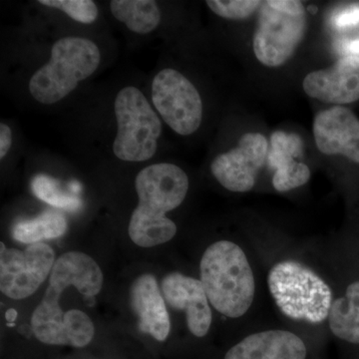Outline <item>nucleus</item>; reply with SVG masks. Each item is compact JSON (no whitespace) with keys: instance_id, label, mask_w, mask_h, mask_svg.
<instances>
[{"instance_id":"f257e3e1","label":"nucleus","mask_w":359,"mask_h":359,"mask_svg":"<svg viewBox=\"0 0 359 359\" xmlns=\"http://www.w3.org/2000/svg\"><path fill=\"white\" fill-rule=\"evenodd\" d=\"M135 187L139 203L130 219V238L142 248L169 242L176 235L177 226L166 214L185 200L188 176L176 165L160 163L141 170Z\"/></svg>"},{"instance_id":"f03ea898","label":"nucleus","mask_w":359,"mask_h":359,"mask_svg":"<svg viewBox=\"0 0 359 359\" xmlns=\"http://www.w3.org/2000/svg\"><path fill=\"white\" fill-rule=\"evenodd\" d=\"M201 283L210 304L230 318L245 316L254 302L256 282L247 255L231 241H219L205 250Z\"/></svg>"},{"instance_id":"7ed1b4c3","label":"nucleus","mask_w":359,"mask_h":359,"mask_svg":"<svg viewBox=\"0 0 359 359\" xmlns=\"http://www.w3.org/2000/svg\"><path fill=\"white\" fill-rule=\"evenodd\" d=\"M100 60V50L91 40L72 36L59 39L52 47L50 60L30 79V94L45 105L57 103L91 76Z\"/></svg>"},{"instance_id":"20e7f679","label":"nucleus","mask_w":359,"mask_h":359,"mask_svg":"<svg viewBox=\"0 0 359 359\" xmlns=\"http://www.w3.org/2000/svg\"><path fill=\"white\" fill-rule=\"evenodd\" d=\"M268 285L280 311L295 320L320 323L332 304L330 285L313 269L299 262L283 261L269 271Z\"/></svg>"},{"instance_id":"39448f33","label":"nucleus","mask_w":359,"mask_h":359,"mask_svg":"<svg viewBox=\"0 0 359 359\" xmlns=\"http://www.w3.org/2000/svg\"><path fill=\"white\" fill-rule=\"evenodd\" d=\"M117 135L113 152L126 162H145L156 154L162 123L140 90L127 86L115 99Z\"/></svg>"},{"instance_id":"423d86ee","label":"nucleus","mask_w":359,"mask_h":359,"mask_svg":"<svg viewBox=\"0 0 359 359\" xmlns=\"http://www.w3.org/2000/svg\"><path fill=\"white\" fill-rule=\"evenodd\" d=\"M254 36L257 60L269 67L287 62L306 29V8L295 0H269L262 4Z\"/></svg>"},{"instance_id":"0eeeda50","label":"nucleus","mask_w":359,"mask_h":359,"mask_svg":"<svg viewBox=\"0 0 359 359\" xmlns=\"http://www.w3.org/2000/svg\"><path fill=\"white\" fill-rule=\"evenodd\" d=\"M152 100L164 121L176 133L188 136L199 129L203 119L202 98L192 82L179 71L166 68L156 75Z\"/></svg>"},{"instance_id":"6e6552de","label":"nucleus","mask_w":359,"mask_h":359,"mask_svg":"<svg viewBox=\"0 0 359 359\" xmlns=\"http://www.w3.org/2000/svg\"><path fill=\"white\" fill-rule=\"evenodd\" d=\"M55 254L48 245L37 243L25 250L7 249L1 243L0 290L9 299H23L34 294L51 273Z\"/></svg>"},{"instance_id":"1a4fd4ad","label":"nucleus","mask_w":359,"mask_h":359,"mask_svg":"<svg viewBox=\"0 0 359 359\" xmlns=\"http://www.w3.org/2000/svg\"><path fill=\"white\" fill-rule=\"evenodd\" d=\"M268 151V140L264 135H243L238 147L217 156L212 161V176L231 192H249L256 184L257 175L266 162Z\"/></svg>"},{"instance_id":"9d476101","label":"nucleus","mask_w":359,"mask_h":359,"mask_svg":"<svg viewBox=\"0 0 359 359\" xmlns=\"http://www.w3.org/2000/svg\"><path fill=\"white\" fill-rule=\"evenodd\" d=\"M33 334L42 344L49 346H88L94 337L93 323L79 309L65 311L59 304L42 301L32 318Z\"/></svg>"},{"instance_id":"9b49d317","label":"nucleus","mask_w":359,"mask_h":359,"mask_svg":"<svg viewBox=\"0 0 359 359\" xmlns=\"http://www.w3.org/2000/svg\"><path fill=\"white\" fill-rule=\"evenodd\" d=\"M73 285L85 297H94L103 285L100 266L84 252H68L54 264L49 285L42 301L58 304L61 294Z\"/></svg>"},{"instance_id":"f8f14e48","label":"nucleus","mask_w":359,"mask_h":359,"mask_svg":"<svg viewBox=\"0 0 359 359\" xmlns=\"http://www.w3.org/2000/svg\"><path fill=\"white\" fill-rule=\"evenodd\" d=\"M316 146L325 155H344L359 164V120L348 108L334 106L314 117Z\"/></svg>"},{"instance_id":"ddd939ff","label":"nucleus","mask_w":359,"mask_h":359,"mask_svg":"<svg viewBox=\"0 0 359 359\" xmlns=\"http://www.w3.org/2000/svg\"><path fill=\"white\" fill-rule=\"evenodd\" d=\"M304 92L325 103L349 104L359 100V56H344L327 69L304 78Z\"/></svg>"},{"instance_id":"4468645a","label":"nucleus","mask_w":359,"mask_h":359,"mask_svg":"<svg viewBox=\"0 0 359 359\" xmlns=\"http://www.w3.org/2000/svg\"><path fill=\"white\" fill-rule=\"evenodd\" d=\"M162 290L169 306L185 311L187 325L192 334L205 337L211 327L212 316L201 280L183 273H172L163 278Z\"/></svg>"},{"instance_id":"2eb2a0df","label":"nucleus","mask_w":359,"mask_h":359,"mask_svg":"<svg viewBox=\"0 0 359 359\" xmlns=\"http://www.w3.org/2000/svg\"><path fill=\"white\" fill-rule=\"evenodd\" d=\"M304 340L289 330H271L248 335L224 359H306Z\"/></svg>"},{"instance_id":"dca6fc26","label":"nucleus","mask_w":359,"mask_h":359,"mask_svg":"<svg viewBox=\"0 0 359 359\" xmlns=\"http://www.w3.org/2000/svg\"><path fill=\"white\" fill-rule=\"evenodd\" d=\"M130 295L142 332L152 335L158 341L166 340L171 330V321L154 276L143 275L137 278Z\"/></svg>"},{"instance_id":"f3484780","label":"nucleus","mask_w":359,"mask_h":359,"mask_svg":"<svg viewBox=\"0 0 359 359\" xmlns=\"http://www.w3.org/2000/svg\"><path fill=\"white\" fill-rule=\"evenodd\" d=\"M327 320L337 339L359 344V280L347 287L344 297L332 302Z\"/></svg>"},{"instance_id":"a211bd4d","label":"nucleus","mask_w":359,"mask_h":359,"mask_svg":"<svg viewBox=\"0 0 359 359\" xmlns=\"http://www.w3.org/2000/svg\"><path fill=\"white\" fill-rule=\"evenodd\" d=\"M110 9L116 20L139 34L154 32L161 22L159 6L153 0H113Z\"/></svg>"},{"instance_id":"6ab92c4d","label":"nucleus","mask_w":359,"mask_h":359,"mask_svg":"<svg viewBox=\"0 0 359 359\" xmlns=\"http://www.w3.org/2000/svg\"><path fill=\"white\" fill-rule=\"evenodd\" d=\"M67 222L60 212L46 211L34 219H23L14 224L13 237L23 244H37L42 240H52L65 235Z\"/></svg>"},{"instance_id":"aec40b11","label":"nucleus","mask_w":359,"mask_h":359,"mask_svg":"<svg viewBox=\"0 0 359 359\" xmlns=\"http://www.w3.org/2000/svg\"><path fill=\"white\" fill-rule=\"evenodd\" d=\"M32 187L34 195L52 207L72 212L81 208L82 201L77 196L66 192L55 179L46 175H37Z\"/></svg>"},{"instance_id":"412c9836","label":"nucleus","mask_w":359,"mask_h":359,"mask_svg":"<svg viewBox=\"0 0 359 359\" xmlns=\"http://www.w3.org/2000/svg\"><path fill=\"white\" fill-rule=\"evenodd\" d=\"M311 178L309 168L294 159L287 161L276 170L273 178V188L278 192H287L308 183Z\"/></svg>"},{"instance_id":"4be33fe9","label":"nucleus","mask_w":359,"mask_h":359,"mask_svg":"<svg viewBox=\"0 0 359 359\" xmlns=\"http://www.w3.org/2000/svg\"><path fill=\"white\" fill-rule=\"evenodd\" d=\"M40 4L60 9L78 22L90 25L96 20L98 8L91 0H40Z\"/></svg>"},{"instance_id":"5701e85b","label":"nucleus","mask_w":359,"mask_h":359,"mask_svg":"<svg viewBox=\"0 0 359 359\" xmlns=\"http://www.w3.org/2000/svg\"><path fill=\"white\" fill-rule=\"evenodd\" d=\"M210 9L226 20H245L257 11L263 2L259 0H208L205 1Z\"/></svg>"},{"instance_id":"b1692460","label":"nucleus","mask_w":359,"mask_h":359,"mask_svg":"<svg viewBox=\"0 0 359 359\" xmlns=\"http://www.w3.org/2000/svg\"><path fill=\"white\" fill-rule=\"evenodd\" d=\"M271 150L273 152L290 156V157H299L302 154V140L297 134H289L285 132L276 131L271 135Z\"/></svg>"},{"instance_id":"393cba45","label":"nucleus","mask_w":359,"mask_h":359,"mask_svg":"<svg viewBox=\"0 0 359 359\" xmlns=\"http://www.w3.org/2000/svg\"><path fill=\"white\" fill-rule=\"evenodd\" d=\"M359 23V7L349 6L344 11L335 14L334 25L337 28H346L358 25Z\"/></svg>"},{"instance_id":"a878e982","label":"nucleus","mask_w":359,"mask_h":359,"mask_svg":"<svg viewBox=\"0 0 359 359\" xmlns=\"http://www.w3.org/2000/svg\"><path fill=\"white\" fill-rule=\"evenodd\" d=\"M13 144V132L9 126L2 123L0 125V159H4Z\"/></svg>"},{"instance_id":"bb28decb","label":"nucleus","mask_w":359,"mask_h":359,"mask_svg":"<svg viewBox=\"0 0 359 359\" xmlns=\"http://www.w3.org/2000/svg\"><path fill=\"white\" fill-rule=\"evenodd\" d=\"M344 51L349 53V56H358V54H359V39L347 42L344 45Z\"/></svg>"}]
</instances>
